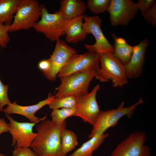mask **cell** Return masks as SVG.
Segmentation results:
<instances>
[{
    "label": "cell",
    "instance_id": "8fae6325",
    "mask_svg": "<svg viewBox=\"0 0 156 156\" xmlns=\"http://www.w3.org/2000/svg\"><path fill=\"white\" fill-rule=\"evenodd\" d=\"M76 53V50L64 41L60 39L57 40L54 51L49 58L50 68L44 75L49 80L54 81L60 72Z\"/></svg>",
    "mask_w": 156,
    "mask_h": 156
},
{
    "label": "cell",
    "instance_id": "4316f807",
    "mask_svg": "<svg viewBox=\"0 0 156 156\" xmlns=\"http://www.w3.org/2000/svg\"><path fill=\"white\" fill-rule=\"evenodd\" d=\"M144 20L154 27L156 26V3L150 9L141 13Z\"/></svg>",
    "mask_w": 156,
    "mask_h": 156
},
{
    "label": "cell",
    "instance_id": "9c48e42d",
    "mask_svg": "<svg viewBox=\"0 0 156 156\" xmlns=\"http://www.w3.org/2000/svg\"><path fill=\"white\" fill-rule=\"evenodd\" d=\"M146 134L136 131L119 143L110 156H150V148L145 145Z\"/></svg>",
    "mask_w": 156,
    "mask_h": 156
},
{
    "label": "cell",
    "instance_id": "7402d4cb",
    "mask_svg": "<svg viewBox=\"0 0 156 156\" xmlns=\"http://www.w3.org/2000/svg\"><path fill=\"white\" fill-rule=\"evenodd\" d=\"M77 98L72 96L60 98H55L48 104L50 108L53 109L62 108H70L75 107Z\"/></svg>",
    "mask_w": 156,
    "mask_h": 156
},
{
    "label": "cell",
    "instance_id": "277c9868",
    "mask_svg": "<svg viewBox=\"0 0 156 156\" xmlns=\"http://www.w3.org/2000/svg\"><path fill=\"white\" fill-rule=\"evenodd\" d=\"M143 102V100L141 98L135 103L129 106L124 107L125 102L122 101L116 109L100 110L93 125L91 132L88 137L90 138L95 134L104 133L108 128L115 126L119 120L124 116L131 117L137 107Z\"/></svg>",
    "mask_w": 156,
    "mask_h": 156
},
{
    "label": "cell",
    "instance_id": "cb8c5ba5",
    "mask_svg": "<svg viewBox=\"0 0 156 156\" xmlns=\"http://www.w3.org/2000/svg\"><path fill=\"white\" fill-rule=\"evenodd\" d=\"M111 0H88L87 2V8L95 14L104 13L107 11Z\"/></svg>",
    "mask_w": 156,
    "mask_h": 156
},
{
    "label": "cell",
    "instance_id": "9a60e30c",
    "mask_svg": "<svg viewBox=\"0 0 156 156\" xmlns=\"http://www.w3.org/2000/svg\"><path fill=\"white\" fill-rule=\"evenodd\" d=\"M54 97V96L49 94L46 99L39 101L36 104L27 106L18 105L15 101L4 108L3 112L8 115L16 114L23 116L27 118L31 122L36 124L45 119L47 116L40 118L35 116V113L44 106L48 105Z\"/></svg>",
    "mask_w": 156,
    "mask_h": 156
},
{
    "label": "cell",
    "instance_id": "7c38bea8",
    "mask_svg": "<svg viewBox=\"0 0 156 156\" xmlns=\"http://www.w3.org/2000/svg\"><path fill=\"white\" fill-rule=\"evenodd\" d=\"M9 121L8 123V132L12 138V145L15 148L30 147L37 135L33 131L36 124L29 122H19L15 120L9 115L5 114Z\"/></svg>",
    "mask_w": 156,
    "mask_h": 156
},
{
    "label": "cell",
    "instance_id": "603a6c76",
    "mask_svg": "<svg viewBox=\"0 0 156 156\" xmlns=\"http://www.w3.org/2000/svg\"><path fill=\"white\" fill-rule=\"evenodd\" d=\"M75 107L53 109L51 115V120L56 123H60L66 120V119L70 116H75Z\"/></svg>",
    "mask_w": 156,
    "mask_h": 156
},
{
    "label": "cell",
    "instance_id": "5bb4252c",
    "mask_svg": "<svg viewBox=\"0 0 156 156\" xmlns=\"http://www.w3.org/2000/svg\"><path fill=\"white\" fill-rule=\"evenodd\" d=\"M149 43L148 40L146 38L133 47V52L130 59L124 65L128 79L136 78L141 76Z\"/></svg>",
    "mask_w": 156,
    "mask_h": 156
},
{
    "label": "cell",
    "instance_id": "3957f363",
    "mask_svg": "<svg viewBox=\"0 0 156 156\" xmlns=\"http://www.w3.org/2000/svg\"><path fill=\"white\" fill-rule=\"evenodd\" d=\"M96 76V71L92 70L76 73L60 78L61 83L55 97L72 96L78 98L87 94L90 82Z\"/></svg>",
    "mask_w": 156,
    "mask_h": 156
},
{
    "label": "cell",
    "instance_id": "e0dca14e",
    "mask_svg": "<svg viewBox=\"0 0 156 156\" xmlns=\"http://www.w3.org/2000/svg\"><path fill=\"white\" fill-rule=\"evenodd\" d=\"M59 11L66 20L84 14L86 5L81 0H62L60 1Z\"/></svg>",
    "mask_w": 156,
    "mask_h": 156
},
{
    "label": "cell",
    "instance_id": "8992f818",
    "mask_svg": "<svg viewBox=\"0 0 156 156\" xmlns=\"http://www.w3.org/2000/svg\"><path fill=\"white\" fill-rule=\"evenodd\" d=\"M40 6L36 0H19L9 31L28 30L34 27L40 17Z\"/></svg>",
    "mask_w": 156,
    "mask_h": 156
},
{
    "label": "cell",
    "instance_id": "5b68a950",
    "mask_svg": "<svg viewBox=\"0 0 156 156\" xmlns=\"http://www.w3.org/2000/svg\"><path fill=\"white\" fill-rule=\"evenodd\" d=\"M40 6L41 19L33 28L36 32L43 34L51 42L56 41L65 33L66 19L59 11L50 13L45 5L41 4Z\"/></svg>",
    "mask_w": 156,
    "mask_h": 156
},
{
    "label": "cell",
    "instance_id": "4dcf8cb0",
    "mask_svg": "<svg viewBox=\"0 0 156 156\" xmlns=\"http://www.w3.org/2000/svg\"><path fill=\"white\" fill-rule=\"evenodd\" d=\"M8 126L4 118H0V134L2 133L8 132Z\"/></svg>",
    "mask_w": 156,
    "mask_h": 156
},
{
    "label": "cell",
    "instance_id": "6da1fadb",
    "mask_svg": "<svg viewBox=\"0 0 156 156\" xmlns=\"http://www.w3.org/2000/svg\"><path fill=\"white\" fill-rule=\"evenodd\" d=\"M66 120L58 123L45 119L36 127L37 135L30 147L37 156H65L61 152V138Z\"/></svg>",
    "mask_w": 156,
    "mask_h": 156
},
{
    "label": "cell",
    "instance_id": "f1b7e54d",
    "mask_svg": "<svg viewBox=\"0 0 156 156\" xmlns=\"http://www.w3.org/2000/svg\"><path fill=\"white\" fill-rule=\"evenodd\" d=\"M155 3V0H139L136 3L142 13L151 8Z\"/></svg>",
    "mask_w": 156,
    "mask_h": 156
},
{
    "label": "cell",
    "instance_id": "d4e9b609",
    "mask_svg": "<svg viewBox=\"0 0 156 156\" xmlns=\"http://www.w3.org/2000/svg\"><path fill=\"white\" fill-rule=\"evenodd\" d=\"M8 86L3 84L0 79V112H3V107L11 102L8 95Z\"/></svg>",
    "mask_w": 156,
    "mask_h": 156
},
{
    "label": "cell",
    "instance_id": "ac0fdd59",
    "mask_svg": "<svg viewBox=\"0 0 156 156\" xmlns=\"http://www.w3.org/2000/svg\"><path fill=\"white\" fill-rule=\"evenodd\" d=\"M108 136V133L95 134L68 156H92L93 152Z\"/></svg>",
    "mask_w": 156,
    "mask_h": 156
},
{
    "label": "cell",
    "instance_id": "83f0119b",
    "mask_svg": "<svg viewBox=\"0 0 156 156\" xmlns=\"http://www.w3.org/2000/svg\"><path fill=\"white\" fill-rule=\"evenodd\" d=\"M12 153L13 156H37L29 147L15 148Z\"/></svg>",
    "mask_w": 156,
    "mask_h": 156
},
{
    "label": "cell",
    "instance_id": "44dd1931",
    "mask_svg": "<svg viewBox=\"0 0 156 156\" xmlns=\"http://www.w3.org/2000/svg\"><path fill=\"white\" fill-rule=\"evenodd\" d=\"M77 138L71 131L65 129L62 132L61 138V147L62 154L66 156L74 149L78 144Z\"/></svg>",
    "mask_w": 156,
    "mask_h": 156
},
{
    "label": "cell",
    "instance_id": "d6986e66",
    "mask_svg": "<svg viewBox=\"0 0 156 156\" xmlns=\"http://www.w3.org/2000/svg\"><path fill=\"white\" fill-rule=\"evenodd\" d=\"M111 36L114 42L113 55L125 65L130 59L133 52V47L128 44L123 38L118 37L114 33H112Z\"/></svg>",
    "mask_w": 156,
    "mask_h": 156
},
{
    "label": "cell",
    "instance_id": "7a4b0ae2",
    "mask_svg": "<svg viewBox=\"0 0 156 156\" xmlns=\"http://www.w3.org/2000/svg\"><path fill=\"white\" fill-rule=\"evenodd\" d=\"M100 69L97 79L103 82L111 80L114 88H121L128 83L124 65L113 53L100 54Z\"/></svg>",
    "mask_w": 156,
    "mask_h": 156
},
{
    "label": "cell",
    "instance_id": "30bf717a",
    "mask_svg": "<svg viewBox=\"0 0 156 156\" xmlns=\"http://www.w3.org/2000/svg\"><path fill=\"white\" fill-rule=\"evenodd\" d=\"M138 9L131 0H111L107 10L111 24L113 27L127 25L135 17Z\"/></svg>",
    "mask_w": 156,
    "mask_h": 156
},
{
    "label": "cell",
    "instance_id": "1f68e13d",
    "mask_svg": "<svg viewBox=\"0 0 156 156\" xmlns=\"http://www.w3.org/2000/svg\"><path fill=\"white\" fill-rule=\"evenodd\" d=\"M0 156H5L4 154L0 153Z\"/></svg>",
    "mask_w": 156,
    "mask_h": 156
},
{
    "label": "cell",
    "instance_id": "484cf974",
    "mask_svg": "<svg viewBox=\"0 0 156 156\" xmlns=\"http://www.w3.org/2000/svg\"><path fill=\"white\" fill-rule=\"evenodd\" d=\"M9 25L0 23V48L6 47L10 40L8 34Z\"/></svg>",
    "mask_w": 156,
    "mask_h": 156
},
{
    "label": "cell",
    "instance_id": "2e32d148",
    "mask_svg": "<svg viewBox=\"0 0 156 156\" xmlns=\"http://www.w3.org/2000/svg\"><path fill=\"white\" fill-rule=\"evenodd\" d=\"M84 15L66 20L64 32L67 42L76 43L83 41L86 38L88 34L82 28Z\"/></svg>",
    "mask_w": 156,
    "mask_h": 156
},
{
    "label": "cell",
    "instance_id": "ffe728a7",
    "mask_svg": "<svg viewBox=\"0 0 156 156\" xmlns=\"http://www.w3.org/2000/svg\"><path fill=\"white\" fill-rule=\"evenodd\" d=\"M19 0H0V23L10 25L12 23Z\"/></svg>",
    "mask_w": 156,
    "mask_h": 156
},
{
    "label": "cell",
    "instance_id": "f546056e",
    "mask_svg": "<svg viewBox=\"0 0 156 156\" xmlns=\"http://www.w3.org/2000/svg\"><path fill=\"white\" fill-rule=\"evenodd\" d=\"M50 63L49 59H44L40 61L38 64V67L42 71L43 74L46 73L49 70Z\"/></svg>",
    "mask_w": 156,
    "mask_h": 156
},
{
    "label": "cell",
    "instance_id": "52a82bcc",
    "mask_svg": "<svg viewBox=\"0 0 156 156\" xmlns=\"http://www.w3.org/2000/svg\"><path fill=\"white\" fill-rule=\"evenodd\" d=\"M99 54L88 51L82 54L73 55L59 73L57 77H65L77 72H84L94 70L96 77L100 67Z\"/></svg>",
    "mask_w": 156,
    "mask_h": 156
},
{
    "label": "cell",
    "instance_id": "ba28073f",
    "mask_svg": "<svg viewBox=\"0 0 156 156\" xmlns=\"http://www.w3.org/2000/svg\"><path fill=\"white\" fill-rule=\"evenodd\" d=\"M82 28L87 34H91L96 40L92 45L85 44V47L88 51L99 54L113 53L114 47L108 41L101 28L102 20L97 16H89L84 15Z\"/></svg>",
    "mask_w": 156,
    "mask_h": 156
},
{
    "label": "cell",
    "instance_id": "4fadbf2b",
    "mask_svg": "<svg viewBox=\"0 0 156 156\" xmlns=\"http://www.w3.org/2000/svg\"><path fill=\"white\" fill-rule=\"evenodd\" d=\"M100 89L97 85L89 93L78 97L75 107V116L81 118L85 122L93 125L100 111L96 101V96Z\"/></svg>",
    "mask_w": 156,
    "mask_h": 156
}]
</instances>
